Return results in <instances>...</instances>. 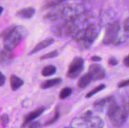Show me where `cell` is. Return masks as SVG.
Wrapping results in <instances>:
<instances>
[{
    "mask_svg": "<svg viewBox=\"0 0 129 128\" xmlns=\"http://www.w3.org/2000/svg\"><path fill=\"white\" fill-rule=\"evenodd\" d=\"M91 115H92V111H91V110H88V111L84 114V115H83V117L85 118H88L91 117Z\"/></svg>",
    "mask_w": 129,
    "mask_h": 128,
    "instance_id": "obj_33",
    "label": "cell"
},
{
    "mask_svg": "<svg viewBox=\"0 0 129 128\" xmlns=\"http://www.w3.org/2000/svg\"><path fill=\"white\" fill-rule=\"evenodd\" d=\"M62 82V79L60 78H54V79H49L43 82L41 84V88L43 89H47L58 85Z\"/></svg>",
    "mask_w": 129,
    "mask_h": 128,
    "instance_id": "obj_16",
    "label": "cell"
},
{
    "mask_svg": "<svg viewBox=\"0 0 129 128\" xmlns=\"http://www.w3.org/2000/svg\"><path fill=\"white\" fill-rule=\"evenodd\" d=\"M106 87V85L105 84H101V85H99L98 86H97L96 87L94 88L92 90H91L90 92L88 93V94L86 95V98H89L93 96L94 95H95L96 94H97L99 92L102 91V90L105 89Z\"/></svg>",
    "mask_w": 129,
    "mask_h": 128,
    "instance_id": "obj_23",
    "label": "cell"
},
{
    "mask_svg": "<svg viewBox=\"0 0 129 128\" xmlns=\"http://www.w3.org/2000/svg\"><path fill=\"white\" fill-rule=\"evenodd\" d=\"M71 128H72V127H71Z\"/></svg>",
    "mask_w": 129,
    "mask_h": 128,
    "instance_id": "obj_34",
    "label": "cell"
},
{
    "mask_svg": "<svg viewBox=\"0 0 129 128\" xmlns=\"http://www.w3.org/2000/svg\"><path fill=\"white\" fill-rule=\"evenodd\" d=\"M44 110H45V107H40L37 109L36 110H33V111L30 112L28 114H26V116L25 117V119H24L23 122L22 127H26L28 124H29V123L31 122L33 120L39 117L44 112Z\"/></svg>",
    "mask_w": 129,
    "mask_h": 128,
    "instance_id": "obj_10",
    "label": "cell"
},
{
    "mask_svg": "<svg viewBox=\"0 0 129 128\" xmlns=\"http://www.w3.org/2000/svg\"><path fill=\"white\" fill-rule=\"evenodd\" d=\"M5 80H6L5 76L1 72L0 73V85H1V86L3 85L4 83L5 82Z\"/></svg>",
    "mask_w": 129,
    "mask_h": 128,
    "instance_id": "obj_30",
    "label": "cell"
},
{
    "mask_svg": "<svg viewBox=\"0 0 129 128\" xmlns=\"http://www.w3.org/2000/svg\"><path fill=\"white\" fill-rule=\"evenodd\" d=\"M123 64L127 67H129V55L125 57L124 60H123Z\"/></svg>",
    "mask_w": 129,
    "mask_h": 128,
    "instance_id": "obj_31",
    "label": "cell"
},
{
    "mask_svg": "<svg viewBox=\"0 0 129 128\" xmlns=\"http://www.w3.org/2000/svg\"><path fill=\"white\" fill-rule=\"evenodd\" d=\"M123 27L125 35L127 37H129V18L125 20L124 23H123Z\"/></svg>",
    "mask_w": 129,
    "mask_h": 128,
    "instance_id": "obj_25",
    "label": "cell"
},
{
    "mask_svg": "<svg viewBox=\"0 0 129 128\" xmlns=\"http://www.w3.org/2000/svg\"><path fill=\"white\" fill-rule=\"evenodd\" d=\"M113 98V96H108L107 97L100 99V100H97V101H96L94 103V106L95 107L98 108L103 107H104L106 104H108V103L112 100Z\"/></svg>",
    "mask_w": 129,
    "mask_h": 128,
    "instance_id": "obj_19",
    "label": "cell"
},
{
    "mask_svg": "<svg viewBox=\"0 0 129 128\" xmlns=\"http://www.w3.org/2000/svg\"><path fill=\"white\" fill-rule=\"evenodd\" d=\"M59 117H60V112H59L58 107H57L56 109H55V113H54V116H53L52 118H50L49 120H47L46 122H45L44 124V125H45V126H47V125H51V124H54V122H55L59 119Z\"/></svg>",
    "mask_w": 129,
    "mask_h": 128,
    "instance_id": "obj_21",
    "label": "cell"
},
{
    "mask_svg": "<svg viewBox=\"0 0 129 128\" xmlns=\"http://www.w3.org/2000/svg\"><path fill=\"white\" fill-rule=\"evenodd\" d=\"M99 33V29L96 25L90 24L84 28L79 30L73 36L76 41L78 46L80 50H86L90 47Z\"/></svg>",
    "mask_w": 129,
    "mask_h": 128,
    "instance_id": "obj_2",
    "label": "cell"
},
{
    "mask_svg": "<svg viewBox=\"0 0 129 128\" xmlns=\"http://www.w3.org/2000/svg\"><path fill=\"white\" fill-rule=\"evenodd\" d=\"M16 25H12L8 26V27L6 28L5 29H4L1 33V36L3 38V39L5 40L6 38L8 37V36L15 31V30L16 29Z\"/></svg>",
    "mask_w": 129,
    "mask_h": 128,
    "instance_id": "obj_20",
    "label": "cell"
},
{
    "mask_svg": "<svg viewBox=\"0 0 129 128\" xmlns=\"http://www.w3.org/2000/svg\"><path fill=\"white\" fill-rule=\"evenodd\" d=\"M54 42V40L52 38H48L45 39V40H42V41H41L40 42H39V43H38L37 45L36 46L29 52L28 55H33V54L35 53L43 50V49L51 45Z\"/></svg>",
    "mask_w": 129,
    "mask_h": 128,
    "instance_id": "obj_11",
    "label": "cell"
},
{
    "mask_svg": "<svg viewBox=\"0 0 129 128\" xmlns=\"http://www.w3.org/2000/svg\"><path fill=\"white\" fill-rule=\"evenodd\" d=\"M56 72V68L54 65H48L44 67L41 71L42 75L44 77H49L54 75Z\"/></svg>",
    "mask_w": 129,
    "mask_h": 128,
    "instance_id": "obj_17",
    "label": "cell"
},
{
    "mask_svg": "<svg viewBox=\"0 0 129 128\" xmlns=\"http://www.w3.org/2000/svg\"><path fill=\"white\" fill-rule=\"evenodd\" d=\"M72 92H73V90L71 88L68 87L63 88L59 93V98L60 99H66L71 95Z\"/></svg>",
    "mask_w": 129,
    "mask_h": 128,
    "instance_id": "obj_22",
    "label": "cell"
},
{
    "mask_svg": "<svg viewBox=\"0 0 129 128\" xmlns=\"http://www.w3.org/2000/svg\"><path fill=\"white\" fill-rule=\"evenodd\" d=\"M42 125L39 122L33 121L28 125V128H41Z\"/></svg>",
    "mask_w": 129,
    "mask_h": 128,
    "instance_id": "obj_27",
    "label": "cell"
},
{
    "mask_svg": "<svg viewBox=\"0 0 129 128\" xmlns=\"http://www.w3.org/2000/svg\"><path fill=\"white\" fill-rule=\"evenodd\" d=\"M128 85H129V79H128V80H123V81L120 82L118 84V87L122 88V87H125L128 86Z\"/></svg>",
    "mask_w": 129,
    "mask_h": 128,
    "instance_id": "obj_29",
    "label": "cell"
},
{
    "mask_svg": "<svg viewBox=\"0 0 129 128\" xmlns=\"http://www.w3.org/2000/svg\"><path fill=\"white\" fill-rule=\"evenodd\" d=\"M107 115L115 127H120L123 125L129 115V97L122 98L120 104L113 97L108 104Z\"/></svg>",
    "mask_w": 129,
    "mask_h": 128,
    "instance_id": "obj_1",
    "label": "cell"
},
{
    "mask_svg": "<svg viewBox=\"0 0 129 128\" xmlns=\"http://www.w3.org/2000/svg\"><path fill=\"white\" fill-rule=\"evenodd\" d=\"M120 24L115 21L108 24L106 28L105 33L103 39V43L105 45L119 43L118 35L120 31Z\"/></svg>",
    "mask_w": 129,
    "mask_h": 128,
    "instance_id": "obj_5",
    "label": "cell"
},
{
    "mask_svg": "<svg viewBox=\"0 0 129 128\" xmlns=\"http://www.w3.org/2000/svg\"><path fill=\"white\" fill-rule=\"evenodd\" d=\"M108 63L110 65H111V66H115V65H118V61L116 58L111 57L110 58L109 60H108Z\"/></svg>",
    "mask_w": 129,
    "mask_h": 128,
    "instance_id": "obj_28",
    "label": "cell"
},
{
    "mask_svg": "<svg viewBox=\"0 0 129 128\" xmlns=\"http://www.w3.org/2000/svg\"><path fill=\"white\" fill-rule=\"evenodd\" d=\"M66 5H60L54 7V8L48 12L44 16L47 21H54L64 18V10Z\"/></svg>",
    "mask_w": 129,
    "mask_h": 128,
    "instance_id": "obj_8",
    "label": "cell"
},
{
    "mask_svg": "<svg viewBox=\"0 0 129 128\" xmlns=\"http://www.w3.org/2000/svg\"><path fill=\"white\" fill-rule=\"evenodd\" d=\"M84 67V60L83 58L75 57L69 65L67 77L70 79H75L82 72Z\"/></svg>",
    "mask_w": 129,
    "mask_h": 128,
    "instance_id": "obj_7",
    "label": "cell"
},
{
    "mask_svg": "<svg viewBox=\"0 0 129 128\" xmlns=\"http://www.w3.org/2000/svg\"><path fill=\"white\" fill-rule=\"evenodd\" d=\"M66 0H45L43 5V9H48L50 8H54L60 5L63 2Z\"/></svg>",
    "mask_w": 129,
    "mask_h": 128,
    "instance_id": "obj_18",
    "label": "cell"
},
{
    "mask_svg": "<svg viewBox=\"0 0 129 128\" xmlns=\"http://www.w3.org/2000/svg\"><path fill=\"white\" fill-rule=\"evenodd\" d=\"M13 58L12 51L3 48L1 51V64L2 66L9 65Z\"/></svg>",
    "mask_w": 129,
    "mask_h": 128,
    "instance_id": "obj_12",
    "label": "cell"
},
{
    "mask_svg": "<svg viewBox=\"0 0 129 128\" xmlns=\"http://www.w3.org/2000/svg\"><path fill=\"white\" fill-rule=\"evenodd\" d=\"M23 84V81L22 79L19 78L15 75H12L10 77V86L13 91L18 90L21 87Z\"/></svg>",
    "mask_w": 129,
    "mask_h": 128,
    "instance_id": "obj_15",
    "label": "cell"
},
{
    "mask_svg": "<svg viewBox=\"0 0 129 128\" xmlns=\"http://www.w3.org/2000/svg\"><path fill=\"white\" fill-rule=\"evenodd\" d=\"M92 80H93V77H92V76L89 72H88L86 74H84V75L81 77L79 81H78V88L79 89H83L86 87L88 86Z\"/></svg>",
    "mask_w": 129,
    "mask_h": 128,
    "instance_id": "obj_14",
    "label": "cell"
},
{
    "mask_svg": "<svg viewBox=\"0 0 129 128\" xmlns=\"http://www.w3.org/2000/svg\"><path fill=\"white\" fill-rule=\"evenodd\" d=\"M104 123L99 117L75 118L71 122L72 128H103Z\"/></svg>",
    "mask_w": 129,
    "mask_h": 128,
    "instance_id": "obj_4",
    "label": "cell"
},
{
    "mask_svg": "<svg viewBox=\"0 0 129 128\" xmlns=\"http://www.w3.org/2000/svg\"><path fill=\"white\" fill-rule=\"evenodd\" d=\"M1 124L3 127H6L8 125L10 121V119H9V116L8 114H3L1 117Z\"/></svg>",
    "mask_w": 129,
    "mask_h": 128,
    "instance_id": "obj_26",
    "label": "cell"
},
{
    "mask_svg": "<svg viewBox=\"0 0 129 128\" xmlns=\"http://www.w3.org/2000/svg\"><path fill=\"white\" fill-rule=\"evenodd\" d=\"M88 72L91 74L93 80H102L105 77V71L100 64L94 63L89 67Z\"/></svg>",
    "mask_w": 129,
    "mask_h": 128,
    "instance_id": "obj_9",
    "label": "cell"
},
{
    "mask_svg": "<svg viewBox=\"0 0 129 128\" xmlns=\"http://www.w3.org/2000/svg\"><path fill=\"white\" fill-rule=\"evenodd\" d=\"M59 53L57 50H54V51H52L50 52H49L45 54V55H42L40 57V59L41 60H45V59L52 58H55L56 56H57L59 55Z\"/></svg>",
    "mask_w": 129,
    "mask_h": 128,
    "instance_id": "obj_24",
    "label": "cell"
},
{
    "mask_svg": "<svg viewBox=\"0 0 129 128\" xmlns=\"http://www.w3.org/2000/svg\"><path fill=\"white\" fill-rule=\"evenodd\" d=\"M91 60L92 61H98L102 60V58L98 56H93L91 58Z\"/></svg>",
    "mask_w": 129,
    "mask_h": 128,
    "instance_id": "obj_32",
    "label": "cell"
},
{
    "mask_svg": "<svg viewBox=\"0 0 129 128\" xmlns=\"http://www.w3.org/2000/svg\"><path fill=\"white\" fill-rule=\"evenodd\" d=\"M28 32L25 27L22 26H16L15 31L8 38L4 40V48L6 50L12 51L17 46L20 41L26 36Z\"/></svg>",
    "mask_w": 129,
    "mask_h": 128,
    "instance_id": "obj_3",
    "label": "cell"
},
{
    "mask_svg": "<svg viewBox=\"0 0 129 128\" xmlns=\"http://www.w3.org/2000/svg\"><path fill=\"white\" fill-rule=\"evenodd\" d=\"M35 13V9L33 8H26L20 10L16 13L17 17L22 19H30Z\"/></svg>",
    "mask_w": 129,
    "mask_h": 128,
    "instance_id": "obj_13",
    "label": "cell"
},
{
    "mask_svg": "<svg viewBox=\"0 0 129 128\" xmlns=\"http://www.w3.org/2000/svg\"><path fill=\"white\" fill-rule=\"evenodd\" d=\"M85 11V7L81 4L66 5L64 10V20H75V19L83 15Z\"/></svg>",
    "mask_w": 129,
    "mask_h": 128,
    "instance_id": "obj_6",
    "label": "cell"
}]
</instances>
